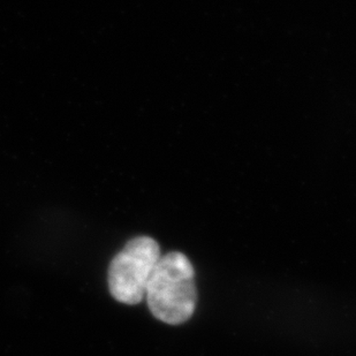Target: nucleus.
I'll list each match as a JSON object with an SVG mask.
<instances>
[{"mask_svg": "<svg viewBox=\"0 0 356 356\" xmlns=\"http://www.w3.org/2000/svg\"><path fill=\"white\" fill-rule=\"evenodd\" d=\"M145 298L152 315L161 322L170 325L187 322L197 303L195 271L188 257L179 252L161 256Z\"/></svg>", "mask_w": 356, "mask_h": 356, "instance_id": "nucleus-1", "label": "nucleus"}, {"mask_svg": "<svg viewBox=\"0 0 356 356\" xmlns=\"http://www.w3.org/2000/svg\"><path fill=\"white\" fill-rule=\"evenodd\" d=\"M161 256V248L155 238L138 236L128 241L108 266L111 296L124 305L141 302Z\"/></svg>", "mask_w": 356, "mask_h": 356, "instance_id": "nucleus-2", "label": "nucleus"}]
</instances>
